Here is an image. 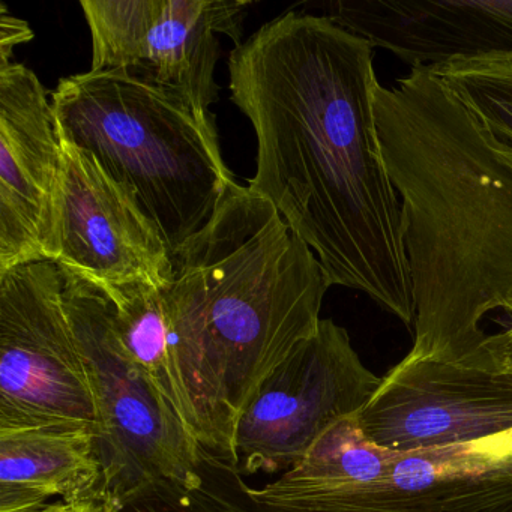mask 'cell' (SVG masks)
<instances>
[{
  "label": "cell",
  "mask_w": 512,
  "mask_h": 512,
  "mask_svg": "<svg viewBox=\"0 0 512 512\" xmlns=\"http://www.w3.org/2000/svg\"><path fill=\"white\" fill-rule=\"evenodd\" d=\"M229 74L257 139L248 188L311 248L331 287L413 325L403 206L374 118V47L325 14L289 11L232 50Z\"/></svg>",
  "instance_id": "1"
},
{
  "label": "cell",
  "mask_w": 512,
  "mask_h": 512,
  "mask_svg": "<svg viewBox=\"0 0 512 512\" xmlns=\"http://www.w3.org/2000/svg\"><path fill=\"white\" fill-rule=\"evenodd\" d=\"M373 107L403 206L415 305L407 356L500 368L481 322L512 314V148L428 68L377 83Z\"/></svg>",
  "instance_id": "2"
},
{
  "label": "cell",
  "mask_w": 512,
  "mask_h": 512,
  "mask_svg": "<svg viewBox=\"0 0 512 512\" xmlns=\"http://www.w3.org/2000/svg\"><path fill=\"white\" fill-rule=\"evenodd\" d=\"M163 289L199 445L232 470L236 422L265 377L316 334L331 289L316 254L265 197L235 184L173 257Z\"/></svg>",
  "instance_id": "3"
},
{
  "label": "cell",
  "mask_w": 512,
  "mask_h": 512,
  "mask_svg": "<svg viewBox=\"0 0 512 512\" xmlns=\"http://www.w3.org/2000/svg\"><path fill=\"white\" fill-rule=\"evenodd\" d=\"M59 139L92 155L154 221L172 257L199 235L236 184L209 125L173 92L125 70L59 80Z\"/></svg>",
  "instance_id": "4"
},
{
  "label": "cell",
  "mask_w": 512,
  "mask_h": 512,
  "mask_svg": "<svg viewBox=\"0 0 512 512\" xmlns=\"http://www.w3.org/2000/svg\"><path fill=\"white\" fill-rule=\"evenodd\" d=\"M59 271L65 310L88 364L100 412L101 499L124 512L161 485L202 484L211 463L128 355L109 296L97 284Z\"/></svg>",
  "instance_id": "5"
},
{
  "label": "cell",
  "mask_w": 512,
  "mask_h": 512,
  "mask_svg": "<svg viewBox=\"0 0 512 512\" xmlns=\"http://www.w3.org/2000/svg\"><path fill=\"white\" fill-rule=\"evenodd\" d=\"M476 470L469 446L392 451L374 443L353 415L335 422L275 481L241 488L254 512H434Z\"/></svg>",
  "instance_id": "6"
},
{
  "label": "cell",
  "mask_w": 512,
  "mask_h": 512,
  "mask_svg": "<svg viewBox=\"0 0 512 512\" xmlns=\"http://www.w3.org/2000/svg\"><path fill=\"white\" fill-rule=\"evenodd\" d=\"M62 287L53 262L0 272V430L77 424L103 436Z\"/></svg>",
  "instance_id": "7"
},
{
  "label": "cell",
  "mask_w": 512,
  "mask_h": 512,
  "mask_svg": "<svg viewBox=\"0 0 512 512\" xmlns=\"http://www.w3.org/2000/svg\"><path fill=\"white\" fill-rule=\"evenodd\" d=\"M382 377L365 367L349 332L322 319L251 395L236 422L232 472L284 473L335 422L358 415Z\"/></svg>",
  "instance_id": "8"
},
{
  "label": "cell",
  "mask_w": 512,
  "mask_h": 512,
  "mask_svg": "<svg viewBox=\"0 0 512 512\" xmlns=\"http://www.w3.org/2000/svg\"><path fill=\"white\" fill-rule=\"evenodd\" d=\"M91 71L125 70L173 92L215 124L220 37L241 46L247 0H82Z\"/></svg>",
  "instance_id": "9"
},
{
  "label": "cell",
  "mask_w": 512,
  "mask_h": 512,
  "mask_svg": "<svg viewBox=\"0 0 512 512\" xmlns=\"http://www.w3.org/2000/svg\"><path fill=\"white\" fill-rule=\"evenodd\" d=\"M362 430L392 451L484 442L512 433V368L406 356L358 413Z\"/></svg>",
  "instance_id": "10"
},
{
  "label": "cell",
  "mask_w": 512,
  "mask_h": 512,
  "mask_svg": "<svg viewBox=\"0 0 512 512\" xmlns=\"http://www.w3.org/2000/svg\"><path fill=\"white\" fill-rule=\"evenodd\" d=\"M61 146L53 263L100 287L166 289L175 275L173 257L139 200L88 152L64 140Z\"/></svg>",
  "instance_id": "11"
},
{
  "label": "cell",
  "mask_w": 512,
  "mask_h": 512,
  "mask_svg": "<svg viewBox=\"0 0 512 512\" xmlns=\"http://www.w3.org/2000/svg\"><path fill=\"white\" fill-rule=\"evenodd\" d=\"M62 146L34 71L0 64V272L55 260Z\"/></svg>",
  "instance_id": "12"
},
{
  "label": "cell",
  "mask_w": 512,
  "mask_h": 512,
  "mask_svg": "<svg viewBox=\"0 0 512 512\" xmlns=\"http://www.w3.org/2000/svg\"><path fill=\"white\" fill-rule=\"evenodd\" d=\"M326 10L410 68L512 56V0H340Z\"/></svg>",
  "instance_id": "13"
},
{
  "label": "cell",
  "mask_w": 512,
  "mask_h": 512,
  "mask_svg": "<svg viewBox=\"0 0 512 512\" xmlns=\"http://www.w3.org/2000/svg\"><path fill=\"white\" fill-rule=\"evenodd\" d=\"M101 431L59 424L0 430V512L100 496Z\"/></svg>",
  "instance_id": "14"
},
{
  "label": "cell",
  "mask_w": 512,
  "mask_h": 512,
  "mask_svg": "<svg viewBox=\"0 0 512 512\" xmlns=\"http://www.w3.org/2000/svg\"><path fill=\"white\" fill-rule=\"evenodd\" d=\"M101 289L112 301L116 329L128 355L199 445L193 404L170 347L169 317L163 289L146 283Z\"/></svg>",
  "instance_id": "15"
},
{
  "label": "cell",
  "mask_w": 512,
  "mask_h": 512,
  "mask_svg": "<svg viewBox=\"0 0 512 512\" xmlns=\"http://www.w3.org/2000/svg\"><path fill=\"white\" fill-rule=\"evenodd\" d=\"M499 142L512 148V56L454 59L428 67Z\"/></svg>",
  "instance_id": "16"
},
{
  "label": "cell",
  "mask_w": 512,
  "mask_h": 512,
  "mask_svg": "<svg viewBox=\"0 0 512 512\" xmlns=\"http://www.w3.org/2000/svg\"><path fill=\"white\" fill-rule=\"evenodd\" d=\"M434 512H512V446L493 467L452 488Z\"/></svg>",
  "instance_id": "17"
},
{
  "label": "cell",
  "mask_w": 512,
  "mask_h": 512,
  "mask_svg": "<svg viewBox=\"0 0 512 512\" xmlns=\"http://www.w3.org/2000/svg\"><path fill=\"white\" fill-rule=\"evenodd\" d=\"M247 499V497H245ZM128 512H254L250 503L239 505L209 484L208 479L194 487L161 485L134 500Z\"/></svg>",
  "instance_id": "18"
},
{
  "label": "cell",
  "mask_w": 512,
  "mask_h": 512,
  "mask_svg": "<svg viewBox=\"0 0 512 512\" xmlns=\"http://www.w3.org/2000/svg\"><path fill=\"white\" fill-rule=\"evenodd\" d=\"M34 34L28 23L8 14L5 5H2V19H0V64L11 62L14 47L32 40Z\"/></svg>",
  "instance_id": "19"
},
{
  "label": "cell",
  "mask_w": 512,
  "mask_h": 512,
  "mask_svg": "<svg viewBox=\"0 0 512 512\" xmlns=\"http://www.w3.org/2000/svg\"><path fill=\"white\" fill-rule=\"evenodd\" d=\"M35 512H116L100 496L83 497L76 500H58Z\"/></svg>",
  "instance_id": "20"
},
{
  "label": "cell",
  "mask_w": 512,
  "mask_h": 512,
  "mask_svg": "<svg viewBox=\"0 0 512 512\" xmlns=\"http://www.w3.org/2000/svg\"><path fill=\"white\" fill-rule=\"evenodd\" d=\"M487 349L500 368H512V322L502 332L488 335Z\"/></svg>",
  "instance_id": "21"
},
{
  "label": "cell",
  "mask_w": 512,
  "mask_h": 512,
  "mask_svg": "<svg viewBox=\"0 0 512 512\" xmlns=\"http://www.w3.org/2000/svg\"><path fill=\"white\" fill-rule=\"evenodd\" d=\"M511 316H512V314H511Z\"/></svg>",
  "instance_id": "22"
}]
</instances>
